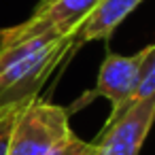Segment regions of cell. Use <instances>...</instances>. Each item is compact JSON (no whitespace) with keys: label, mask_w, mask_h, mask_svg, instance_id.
I'll use <instances>...</instances> for the list:
<instances>
[{"label":"cell","mask_w":155,"mask_h":155,"mask_svg":"<svg viewBox=\"0 0 155 155\" xmlns=\"http://www.w3.org/2000/svg\"><path fill=\"white\" fill-rule=\"evenodd\" d=\"M151 96H155V43L149 45V51H147V58L142 62L136 89H134V94H132V98L125 106H132V104H136L144 98H151Z\"/></svg>","instance_id":"52a82bcc"},{"label":"cell","mask_w":155,"mask_h":155,"mask_svg":"<svg viewBox=\"0 0 155 155\" xmlns=\"http://www.w3.org/2000/svg\"><path fill=\"white\" fill-rule=\"evenodd\" d=\"M79 49L77 32L41 34L21 45L0 49V108L38 96L49 77Z\"/></svg>","instance_id":"6da1fadb"},{"label":"cell","mask_w":155,"mask_h":155,"mask_svg":"<svg viewBox=\"0 0 155 155\" xmlns=\"http://www.w3.org/2000/svg\"><path fill=\"white\" fill-rule=\"evenodd\" d=\"M26 102H13V104H7V106L0 108V155L9 153V140H11L13 123H15V119H17V115Z\"/></svg>","instance_id":"ba28073f"},{"label":"cell","mask_w":155,"mask_h":155,"mask_svg":"<svg viewBox=\"0 0 155 155\" xmlns=\"http://www.w3.org/2000/svg\"><path fill=\"white\" fill-rule=\"evenodd\" d=\"M49 155H94V144L81 140V138L72 132V134H70L62 144H58Z\"/></svg>","instance_id":"9c48e42d"},{"label":"cell","mask_w":155,"mask_h":155,"mask_svg":"<svg viewBox=\"0 0 155 155\" xmlns=\"http://www.w3.org/2000/svg\"><path fill=\"white\" fill-rule=\"evenodd\" d=\"M155 123V96L125 106L113 121L104 123L94 155H138Z\"/></svg>","instance_id":"5b68a950"},{"label":"cell","mask_w":155,"mask_h":155,"mask_svg":"<svg viewBox=\"0 0 155 155\" xmlns=\"http://www.w3.org/2000/svg\"><path fill=\"white\" fill-rule=\"evenodd\" d=\"M142 2V0H100V5L85 17L81 28L77 30L79 47L94 41L108 43L115 30L127 19V15Z\"/></svg>","instance_id":"8992f818"},{"label":"cell","mask_w":155,"mask_h":155,"mask_svg":"<svg viewBox=\"0 0 155 155\" xmlns=\"http://www.w3.org/2000/svg\"><path fill=\"white\" fill-rule=\"evenodd\" d=\"M70 134L68 110L34 96L24 104L13 123L7 155H49Z\"/></svg>","instance_id":"7a4b0ae2"},{"label":"cell","mask_w":155,"mask_h":155,"mask_svg":"<svg viewBox=\"0 0 155 155\" xmlns=\"http://www.w3.org/2000/svg\"><path fill=\"white\" fill-rule=\"evenodd\" d=\"M147 51L149 47L140 49L138 53H132V55H119V53H113V51H106L102 64H100V70H98V81H96V87L87 94H83L72 106H68V115L77 113L79 108H83L85 104H89L94 98H104L110 102V115L106 117L104 123L113 121L123 108L125 104L130 102L134 89H136V83H138V77H140V68H142V62L147 58Z\"/></svg>","instance_id":"277c9868"},{"label":"cell","mask_w":155,"mask_h":155,"mask_svg":"<svg viewBox=\"0 0 155 155\" xmlns=\"http://www.w3.org/2000/svg\"><path fill=\"white\" fill-rule=\"evenodd\" d=\"M98 5L100 0H41L26 21L0 30V49L21 45L41 34H74Z\"/></svg>","instance_id":"3957f363"}]
</instances>
